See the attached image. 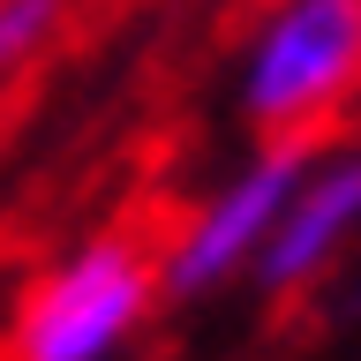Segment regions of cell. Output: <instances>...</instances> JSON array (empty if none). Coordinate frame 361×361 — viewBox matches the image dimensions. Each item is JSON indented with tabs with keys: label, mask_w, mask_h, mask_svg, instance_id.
Masks as SVG:
<instances>
[{
	"label": "cell",
	"mask_w": 361,
	"mask_h": 361,
	"mask_svg": "<svg viewBox=\"0 0 361 361\" xmlns=\"http://www.w3.org/2000/svg\"><path fill=\"white\" fill-rule=\"evenodd\" d=\"M151 301H158V264L121 233H98L61 271L38 279V293L16 316L8 361H106L151 316Z\"/></svg>",
	"instance_id": "cell-1"
},
{
	"label": "cell",
	"mask_w": 361,
	"mask_h": 361,
	"mask_svg": "<svg viewBox=\"0 0 361 361\" xmlns=\"http://www.w3.org/2000/svg\"><path fill=\"white\" fill-rule=\"evenodd\" d=\"M361 90V0H286L248 53L241 106L256 128L301 135Z\"/></svg>",
	"instance_id": "cell-2"
},
{
	"label": "cell",
	"mask_w": 361,
	"mask_h": 361,
	"mask_svg": "<svg viewBox=\"0 0 361 361\" xmlns=\"http://www.w3.org/2000/svg\"><path fill=\"white\" fill-rule=\"evenodd\" d=\"M309 158H316V151L301 143V135H279L271 151H256L241 173H233L219 196H211L196 219H188V233H180V241L158 256V293L196 301V293L226 286L233 271H248V264H256V248L271 241L279 211H286L293 180L309 173Z\"/></svg>",
	"instance_id": "cell-3"
},
{
	"label": "cell",
	"mask_w": 361,
	"mask_h": 361,
	"mask_svg": "<svg viewBox=\"0 0 361 361\" xmlns=\"http://www.w3.org/2000/svg\"><path fill=\"white\" fill-rule=\"evenodd\" d=\"M354 233H361V151L309 158V173L293 180L286 211H279L271 241L256 248L248 271H256L264 293H293V286H309Z\"/></svg>",
	"instance_id": "cell-4"
},
{
	"label": "cell",
	"mask_w": 361,
	"mask_h": 361,
	"mask_svg": "<svg viewBox=\"0 0 361 361\" xmlns=\"http://www.w3.org/2000/svg\"><path fill=\"white\" fill-rule=\"evenodd\" d=\"M61 8H68V0H0V83H8L45 38H53Z\"/></svg>",
	"instance_id": "cell-5"
}]
</instances>
